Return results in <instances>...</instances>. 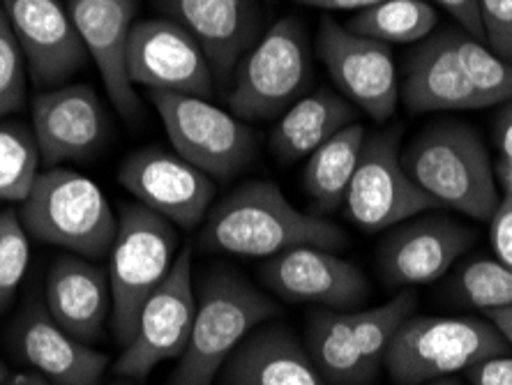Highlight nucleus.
<instances>
[{
	"instance_id": "obj_10",
	"label": "nucleus",
	"mask_w": 512,
	"mask_h": 385,
	"mask_svg": "<svg viewBox=\"0 0 512 385\" xmlns=\"http://www.w3.org/2000/svg\"><path fill=\"white\" fill-rule=\"evenodd\" d=\"M197 314V293L192 282V249H183L164 282L143 303L137 328L116 362V374L146 379L164 360L180 358L190 342Z\"/></svg>"
},
{
	"instance_id": "obj_32",
	"label": "nucleus",
	"mask_w": 512,
	"mask_h": 385,
	"mask_svg": "<svg viewBox=\"0 0 512 385\" xmlns=\"http://www.w3.org/2000/svg\"><path fill=\"white\" fill-rule=\"evenodd\" d=\"M28 231L17 210L0 213V309L10 305L28 270Z\"/></svg>"
},
{
	"instance_id": "obj_9",
	"label": "nucleus",
	"mask_w": 512,
	"mask_h": 385,
	"mask_svg": "<svg viewBox=\"0 0 512 385\" xmlns=\"http://www.w3.org/2000/svg\"><path fill=\"white\" fill-rule=\"evenodd\" d=\"M342 206L349 220L365 231L393 229L439 208L406 173L399 153V130L367 134Z\"/></svg>"
},
{
	"instance_id": "obj_35",
	"label": "nucleus",
	"mask_w": 512,
	"mask_h": 385,
	"mask_svg": "<svg viewBox=\"0 0 512 385\" xmlns=\"http://www.w3.org/2000/svg\"><path fill=\"white\" fill-rule=\"evenodd\" d=\"M489 240H492L496 261L512 268V194H503L489 220Z\"/></svg>"
},
{
	"instance_id": "obj_44",
	"label": "nucleus",
	"mask_w": 512,
	"mask_h": 385,
	"mask_svg": "<svg viewBox=\"0 0 512 385\" xmlns=\"http://www.w3.org/2000/svg\"><path fill=\"white\" fill-rule=\"evenodd\" d=\"M432 385H459V383H457V381H448V379H446V381H434Z\"/></svg>"
},
{
	"instance_id": "obj_23",
	"label": "nucleus",
	"mask_w": 512,
	"mask_h": 385,
	"mask_svg": "<svg viewBox=\"0 0 512 385\" xmlns=\"http://www.w3.org/2000/svg\"><path fill=\"white\" fill-rule=\"evenodd\" d=\"M222 372L224 385H326L310 353L282 326L250 332Z\"/></svg>"
},
{
	"instance_id": "obj_30",
	"label": "nucleus",
	"mask_w": 512,
	"mask_h": 385,
	"mask_svg": "<svg viewBox=\"0 0 512 385\" xmlns=\"http://www.w3.org/2000/svg\"><path fill=\"white\" fill-rule=\"evenodd\" d=\"M457 54L471 86L478 90L487 107L501 102H512V63L496 56L485 42L476 40L459 30Z\"/></svg>"
},
{
	"instance_id": "obj_2",
	"label": "nucleus",
	"mask_w": 512,
	"mask_h": 385,
	"mask_svg": "<svg viewBox=\"0 0 512 385\" xmlns=\"http://www.w3.org/2000/svg\"><path fill=\"white\" fill-rule=\"evenodd\" d=\"M404 169L436 206L489 222L499 206V185L483 141L469 125L434 123L402 153Z\"/></svg>"
},
{
	"instance_id": "obj_7",
	"label": "nucleus",
	"mask_w": 512,
	"mask_h": 385,
	"mask_svg": "<svg viewBox=\"0 0 512 385\" xmlns=\"http://www.w3.org/2000/svg\"><path fill=\"white\" fill-rule=\"evenodd\" d=\"M231 113L240 120L280 118L307 93L312 56L303 26L284 17L261 33L233 72Z\"/></svg>"
},
{
	"instance_id": "obj_34",
	"label": "nucleus",
	"mask_w": 512,
	"mask_h": 385,
	"mask_svg": "<svg viewBox=\"0 0 512 385\" xmlns=\"http://www.w3.org/2000/svg\"><path fill=\"white\" fill-rule=\"evenodd\" d=\"M478 10L489 49L512 63V0H478Z\"/></svg>"
},
{
	"instance_id": "obj_19",
	"label": "nucleus",
	"mask_w": 512,
	"mask_h": 385,
	"mask_svg": "<svg viewBox=\"0 0 512 385\" xmlns=\"http://www.w3.org/2000/svg\"><path fill=\"white\" fill-rule=\"evenodd\" d=\"M473 240L471 229L439 217L406 224L381 245V275L393 289L429 284L446 275Z\"/></svg>"
},
{
	"instance_id": "obj_14",
	"label": "nucleus",
	"mask_w": 512,
	"mask_h": 385,
	"mask_svg": "<svg viewBox=\"0 0 512 385\" xmlns=\"http://www.w3.org/2000/svg\"><path fill=\"white\" fill-rule=\"evenodd\" d=\"M37 86L58 88L81 70L86 49L60 0H0Z\"/></svg>"
},
{
	"instance_id": "obj_6",
	"label": "nucleus",
	"mask_w": 512,
	"mask_h": 385,
	"mask_svg": "<svg viewBox=\"0 0 512 385\" xmlns=\"http://www.w3.org/2000/svg\"><path fill=\"white\" fill-rule=\"evenodd\" d=\"M176 226L141 203L125 206L111 245V328L127 344L139 312L176 261Z\"/></svg>"
},
{
	"instance_id": "obj_8",
	"label": "nucleus",
	"mask_w": 512,
	"mask_h": 385,
	"mask_svg": "<svg viewBox=\"0 0 512 385\" xmlns=\"http://www.w3.org/2000/svg\"><path fill=\"white\" fill-rule=\"evenodd\" d=\"M150 102L173 150L206 176L231 178L252 164L256 139L233 113L197 95L150 93Z\"/></svg>"
},
{
	"instance_id": "obj_33",
	"label": "nucleus",
	"mask_w": 512,
	"mask_h": 385,
	"mask_svg": "<svg viewBox=\"0 0 512 385\" xmlns=\"http://www.w3.org/2000/svg\"><path fill=\"white\" fill-rule=\"evenodd\" d=\"M28 67L0 5V120L24 107Z\"/></svg>"
},
{
	"instance_id": "obj_20",
	"label": "nucleus",
	"mask_w": 512,
	"mask_h": 385,
	"mask_svg": "<svg viewBox=\"0 0 512 385\" xmlns=\"http://www.w3.org/2000/svg\"><path fill=\"white\" fill-rule=\"evenodd\" d=\"M457 40V28L432 33L406 60L402 95L413 113L487 107L459 63Z\"/></svg>"
},
{
	"instance_id": "obj_28",
	"label": "nucleus",
	"mask_w": 512,
	"mask_h": 385,
	"mask_svg": "<svg viewBox=\"0 0 512 385\" xmlns=\"http://www.w3.org/2000/svg\"><path fill=\"white\" fill-rule=\"evenodd\" d=\"M413 309H416V293L402 289L386 305L367 309V312H351L353 337H356L358 349L374 376L383 365L390 342L402 328V323L413 314Z\"/></svg>"
},
{
	"instance_id": "obj_41",
	"label": "nucleus",
	"mask_w": 512,
	"mask_h": 385,
	"mask_svg": "<svg viewBox=\"0 0 512 385\" xmlns=\"http://www.w3.org/2000/svg\"><path fill=\"white\" fill-rule=\"evenodd\" d=\"M496 185L501 187L503 194H512V160L510 157H501L494 166Z\"/></svg>"
},
{
	"instance_id": "obj_16",
	"label": "nucleus",
	"mask_w": 512,
	"mask_h": 385,
	"mask_svg": "<svg viewBox=\"0 0 512 385\" xmlns=\"http://www.w3.org/2000/svg\"><path fill=\"white\" fill-rule=\"evenodd\" d=\"M33 134L44 164L86 160L107 137V113L93 88L65 83L35 97Z\"/></svg>"
},
{
	"instance_id": "obj_43",
	"label": "nucleus",
	"mask_w": 512,
	"mask_h": 385,
	"mask_svg": "<svg viewBox=\"0 0 512 385\" xmlns=\"http://www.w3.org/2000/svg\"><path fill=\"white\" fill-rule=\"evenodd\" d=\"M7 379H10V374H7V367L0 362V385H3Z\"/></svg>"
},
{
	"instance_id": "obj_13",
	"label": "nucleus",
	"mask_w": 512,
	"mask_h": 385,
	"mask_svg": "<svg viewBox=\"0 0 512 385\" xmlns=\"http://www.w3.org/2000/svg\"><path fill=\"white\" fill-rule=\"evenodd\" d=\"M118 180L141 206L180 229H197L215 199L213 178L162 148L132 153L120 166Z\"/></svg>"
},
{
	"instance_id": "obj_37",
	"label": "nucleus",
	"mask_w": 512,
	"mask_h": 385,
	"mask_svg": "<svg viewBox=\"0 0 512 385\" xmlns=\"http://www.w3.org/2000/svg\"><path fill=\"white\" fill-rule=\"evenodd\" d=\"M443 10L450 12L455 17L459 26L464 28V33H469L476 40L485 42V30L483 21H480V10L478 0H436Z\"/></svg>"
},
{
	"instance_id": "obj_15",
	"label": "nucleus",
	"mask_w": 512,
	"mask_h": 385,
	"mask_svg": "<svg viewBox=\"0 0 512 385\" xmlns=\"http://www.w3.org/2000/svg\"><path fill=\"white\" fill-rule=\"evenodd\" d=\"M261 277L284 300L321 305L335 312H349L370 293V284L360 268L330 249L314 245L291 247L270 256Z\"/></svg>"
},
{
	"instance_id": "obj_17",
	"label": "nucleus",
	"mask_w": 512,
	"mask_h": 385,
	"mask_svg": "<svg viewBox=\"0 0 512 385\" xmlns=\"http://www.w3.org/2000/svg\"><path fill=\"white\" fill-rule=\"evenodd\" d=\"M162 5L201 44L220 83L231 81L240 60L261 37L259 0H162Z\"/></svg>"
},
{
	"instance_id": "obj_1",
	"label": "nucleus",
	"mask_w": 512,
	"mask_h": 385,
	"mask_svg": "<svg viewBox=\"0 0 512 385\" xmlns=\"http://www.w3.org/2000/svg\"><path fill=\"white\" fill-rule=\"evenodd\" d=\"M344 231L321 215L303 213L266 180H254L231 192L206 215L199 245L247 259L277 256L291 247L314 245L335 252L346 247Z\"/></svg>"
},
{
	"instance_id": "obj_31",
	"label": "nucleus",
	"mask_w": 512,
	"mask_h": 385,
	"mask_svg": "<svg viewBox=\"0 0 512 385\" xmlns=\"http://www.w3.org/2000/svg\"><path fill=\"white\" fill-rule=\"evenodd\" d=\"M453 289L462 303L483 312L512 307V268L501 261H471L457 270Z\"/></svg>"
},
{
	"instance_id": "obj_24",
	"label": "nucleus",
	"mask_w": 512,
	"mask_h": 385,
	"mask_svg": "<svg viewBox=\"0 0 512 385\" xmlns=\"http://www.w3.org/2000/svg\"><path fill=\"white\" fill-rule=\"evenodd\" d=\"M356 123V107L346 97L316 90L286 109L270 132V148L282 162L310 157L344 127Z\"/></svg>"
},
{
	"instance_id": "obj_4",
	"label": "nucleus",
	"mask_w": 512,
	"mask_h": 385,
	"mask_svg": "<svg viewBox=\"0 0 512 385\" xmlns=\"http://www.w3.org/2000/svg\"><path fill=\"white\" fill-rule=\"evenodd\" d=\"M19 217L30 236L90 259L111 252L118 229L100 185L72 169L40 173L21 201Z\"/></svg>"
},
{
	"instance_id": "obj_42",
	"label": "nucleus",
	"mask_w": 512,
	"mask_h": 385,
	"mask_svg": "<svg viewBox=\"0 0 512 385\" xmlns=\"http://www.w3.org/2000/svg\"><path fill=\"white\" fill-rule=\"evenodd\" d=\"M3 385H54L51 381L44 379V376H40L37 372L33 374H17V376H10Z\"/></svg>"
},
{
	"instance_id": "obj_26",
	"label": "nucleus",
	"mask_w": 512,
	"mask_h": 385,
	"mask_svg": "<svg viewBox=\"0 0 512 385\" xmlns=\"http://www.w3.org/2000/svg\"><path fill=\"white\" fill-rule=\"evenodd\" d=\"M365 137V127L353 123L307 157L303 185L319 213H333L344 203Z\"/></svg>"
},
{
	"instance_id": "obj_21",
	"label": "nucleus",
	"mask_w": 512,
	"mask_h": 385,
	"mask_svg": "<svg viewBox=\"0 0 512 385\" xmlns=\"http://www.w3.org/2000/svg\"><path fill=\"white\" fill-rule=\"evenodd\" d=\"M17 349L54 385H100L109 358L63 330L47 309L28 307L17 328Z\"/></svg>"
},
{
	"instance_id": "obj_11",
	"label": "nucleus",
	"mask_w": 512,
	"mask_h": 385,
	"mask_svg": "<svg viewBox=\"0 0 512 385\" xmlns=\"http://www.w3.org/2000/svg\"><path fill=\"white\" fill-rule=\"evenodd\" d=\"M127 77L150 93L213 95V70L201 44L173 19H148L132 26Z\"/></svg>"
},
{
	"instance_id": "obj_18",
	"label": "nucleus",
	"mask_w": 512,
	"mask_h": 385,
	"mask_svg": "<svg viewBox=\"0 0 512 385\" xmlns=\"http://www.w3.org/2000/svg\"><path fill=\"white\" fill-rule=\"evenodd\" d=\"M70 17L86 54L100 70L114 107L123 116L139 111V97L127 77V44H130L134 0H70Z\"/></svg>"
},
{
	"instance_id": "obj_3",
	"label": "nucleus",
	"mask_w": 512,
	"mask_h": 385,
	"mask_svg": "<svg viewBox=\"0 0 512 385\" xmlns=\"http://www.w3.org/2000/svg\"><path fill=\"white\" fill-rule=\"evenodd\" d=\"M273 316H277L273 300L243 277L210 275L203 282L190 342L171 376V385H213L245 337Z\"/></svg>"
},
{
	"instance_id": "obj_25",
	"label": "nucleus",
	"mask_w": 512,
	"mask_h": 385,
	"mask_svg": "<svg viewBox=\"0 0 512 385\" xmlns=\"http://www.w3.org/2000/svg\"><path fill=\"white\" fill-rule=\"evenodd\" d=\"M307 351L323 381L333 385H365L374 379L353 337L351 312L326 309L314 314L307 328Z\"/></svg>"
},
{
	"instance_id": "obj_40",
	"label": "nucleus",
	"mask_w": 512,
	"mask_h": 385,
	"mask_svg": "<svg viewBox=\"0 0 512 385\" xmlns=\"http://www.w3.org/2000/svg\"><path fill=\"white\" fill-rule=\"evenodd\" d=\"M487 321L501 332L508 346H512V307H499V309H485Z\"/></svg>"
},
{
	"instance_id": "obj_36",
	"label": "nucleus",
	"mask_w": 512,
	"mask_h": 385,
	"mask_svg": "<svg viewBox=\"0 0 512 385\" xmlns=\"http://www.w3.org/2000/svg\"><path fill=\"white\" fill-rule=\"evenodd\" d=\"M466 376L473 385H512V356L487 358L466 369Z\"/></svg>"
},
{
	"instance_id": "obj_27",
	"label": "nucleus",
	"mask_w": 512,
	"mask_h": 385,
	"mask_svg": "<svg viewBox=\"0 0 512 385\" xmlns=\"http://www.w3.org/2000/svg\"><path fill=\"white\" fill-rule=\"evenodd\" d=\"M436 24L439 12L427 0H383L358 12L346 28L383 44H413L427 40Z\"/></svg>"
},
{
	"instance_id": "obj_39",
	"label": "nucleus",
	"mask_w": 512,
	"mask_h": 385,
	"mask_svg": "<svg viewBox=\"0 0 512 385\" xmlns=\"http://www.w3.org/2000/svg\"><path fill=\"white\" fill-rule=\"evenodd\" d=\"M494 139L496 146L501 150V155L512 160V104H508V107L496 116Z\"/></svg>"
},
{
	"instance_id": "obj_38",
	"label": "nucleus",
	"mask_w": 512,
	"mask_h": 385,
	"mask_svg": "<svg viewBox=\"0 0 512 385\" xmlns=\"http://www.w3.org/2000/svg\"><path fill=\"white\" fill-rule=\"evenodd\" d=\"M300 5L319 7V10H333V12H346V10H370V7L383 3V0H296Z\"/></svg>"
},
{
	"instance_id": "obj_12",
	"label": "nucleus",
	"mask_w": 512,
	"mask_h": 385,
	"mask_svg": "<svg viewBox=\"0 0 512 385\" xmlns=\"http://www.w3.org/2000/svg\"><path fill=\"white\" fill-rule=\"evenodd\" d=\"M319 56L330 79L353 107L374 120H388L399 104V79L388 44L353 33L333 19H323Z\"/></svg>"
},
{
	"instance_id": "obj_22",
	"label": "nucleus",
	"mask_w": 512,
	"mask_h": 385,
	"mask_svg": "<svg viewBox=\"0 0 512 385\" xmlns=\"http://www.w3.org/2000/svg\"><path fill=\"white\" fill-rule=\"evenodd\" d=\"M47 312L60 328L93 344L104 335L111 316V286L102 268L63 256L51 266L44 286Z\"/></svg>"
},
{
	"instance_id": "obj_5",
	"label": "nucleus",
	"mask_w": 512,
	"mask_h": 385,
	"mask_svg": "<svg viewBox=\"0 0 512 385\" xmlns=\"http://www.w3.org/2000/svg\"><path fill=\"white\" fill-rule=\"evenodd\" d=\"M510 346L501 332L476 316H409L390 342L383 362L397 385H423L466 372Z\"/></svg>"
},
{
	"instance_id": "obj_29",
	"label": "nucleus",
	"mask_w": 512,
	"mask_h": 385,
	"mask_svg": "<svg viewBox=\"0 0 512 385\" xmlns=\"http://www.w3.org/2000/svg\"><path fill=\"white\" fill-rule=\"evenodd\" d=\"M40 148L26 125L0 123V201H24L40 178Z\"/></svg>"
}]
</instances>
